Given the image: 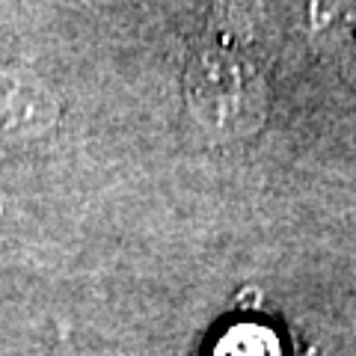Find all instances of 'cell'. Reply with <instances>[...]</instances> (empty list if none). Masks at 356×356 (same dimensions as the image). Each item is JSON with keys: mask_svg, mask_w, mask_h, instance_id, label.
Segmentation results:
<instances>
[{"mask_svg": "<svg viewBox=\"0 0 356 356\" xmlns=\"http://www.w3.org/2000/svg\"><path fill=\"white\" fill-rule=\"evenodd\" d=\"M184 95L193 119L217 137H247L267 116V89L250 60L232 51H205L191 63Z\"/></svg>", "mask_w": 356, "mask_h": 356, "instance_id": "cell-1", "label": "cell"}, {"mask_svg": "<svg viewBox=\"0 0 356 356\" xmlns=\"http://www.w3.org/2000/svg\"><path fill=\"white\" fill-rule=\"evenodd\" d=\"M60 119L54 92L36 74L0 65V146L44 137Z\"/></svg>", "mask_w": 356, "mask_h": 356, "instance_id": "cell-2", "label": "cell"}, {"mask_svg": "<svg viewBox=\"0 0 356 356\" xmlns=\"http://www.w3.org/2000/svg\"><path fill=\"white\" fill-rule=\"evenodd\" d=\"M312 33L336 51L356 44V0H312Z\"/></svg>", "mask_w": 356, "mask_h": 356, "instance_id": "cell-3", "label": "cell"}, {"mask_svg": "<svg viewBox=\"0 0 356 356\" xmlns=\"http://www.w3.org/2000/svg\"><path fill=\"white\" fill-rule=\"evenodd\" d=\"M214 356H282L280 339L261 324H238L222 332Z\"/></svg>", "mask_w": 356, "mask_h": 356, "instance_id": "cell-4", "label": "cell"}]
</instances>
